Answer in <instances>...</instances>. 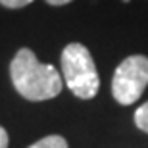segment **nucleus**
Segmentation results:
<instances>
[{
	"label": "nucleus",
	"mask_w": 148,
	"mask_h": 148,
	"mask_svg": "<svg viewBox=\"0 0 148 148\" xmlns=\"http://www.w3.org/2000/svg\"><path fill=\"white\" fill-rule=\"evenodd\" d=\"M12 83L19 94L33 102H42L62 92V75L54 66L40 64L31 48L17 50L10 64Z\"/></svg>",
	"instance_id": "obj_1"
},
{
	"label": "nucleus",
	"mask_w": 148,
	"mask_h": 148,
	"mask_svg": "<svg viewBox=\"0 0 148 148\" xmlns=\"http://www.w3.org/2000/svg\"><path fill=\"white\" fill-rule=\"evenodd\" d=\"M62 75L66 87L75 94L77 98L88 100L98 94L100 77L96 71V64L92 54L81 42H71L62 50Z\"/></svg>",
	"instance_id": "obj_2"
},
{
	"label": "nucleus",
	"mask_w": 148,
	"mask_h": 148,
	"mask_svg": "<svg viewBox=\"0 0 148 148\" xmlns=\"http://www.w3.org/2000/svg\"><path fill=\"white\" fill-rule=\"evenodd\" d=\"M148 85V58L133 54L115 67L112 79V94L123 106L137 102Z\"/></svg>",
	"instance_id": "obj_3"
},
{
	"label": "nucleus",
	"mask_w": 148,
	"mask_h": 148,
	"mask_svg": "<svg viewBox=\"0 0 148 148\" xmlns=\"http://www.w3.org/2000/svg\"><path fill=\"white\" fill-rule=\"evenodd\" d=\"M29 148H67V140L60 135H48V137L37 140Z\"/></svg>",
	"instance_id": "obj_4"
},
{
	"label": "nucleus",
	"mask_w": 148,
	"mask_h": 148,
	"mask_svg": "<svg viewBox=\"0 0 148 148\" xmlns=\"http://www.w3.org/2000/svg\"><path fill=\"white\" fill-rule=\"evenodd\" d=\"M135 125L140 131L148 133V102H144L143 106H138V110L135 112Z\"/></svg>",
	"instance_id": "obj_5"
},
{
	"label": "nucleus",
	"mask_w": 148,
	"mask_h": 148,
	"mask_svg": "<svg viewBox=\"0 0 148 148\" xmlns=\"http://www.w3.org/2000/svg\"><path fill=\"white\" fill-rule=\"evenodd\" d=\"M33 2V0H0V4L4 8H10V10H17V8H25Z\"/></svg>",
	"instance_id": "obj_6"
},
{
	"label": "nucleus",
	"mask_w": 148,
	"mask_h": 148,
	"mask_svg": "<svg viewBox=\"0 0 148 148\" xmlns=\"http://www.w3.org/2000/svg\"><path fill=\"white\" fill-rule=\"evenodd\" d=\"M10 144V137H8V133L2 125H0V148H8Z\"/></svg>",
	"instance_id": "obj_7"
},
{
	"label": "nucleus",
	"mask_w": 148,
	"mask_h": 148,
	"mask_svg": "<svg viewBox=\"0 0 148 148\" xmlns=\"http://www.w3.org/2000/svg\"><path fill=\"white\" fill-rule=\"evenodd\" d=\"M71 0H46V4L50 6H64V4H69Z\"/></svg>",
	"instance_id": "obj_8"
},
{
	"label": "nucleus",
	"mask_w": 148,
	"mask_h": 148,
	"mask_svg": "<svg viewBox=\"0 0 148 148\" xmlns=\"http://www.w3.org/2000/svg\"><path fill=\"white\" fill-rule=\"evenodd\" d=\"M123 2H131V0H123Z\"/></svg>",
	"instance_id": "obj_9"
}]
</instances>
